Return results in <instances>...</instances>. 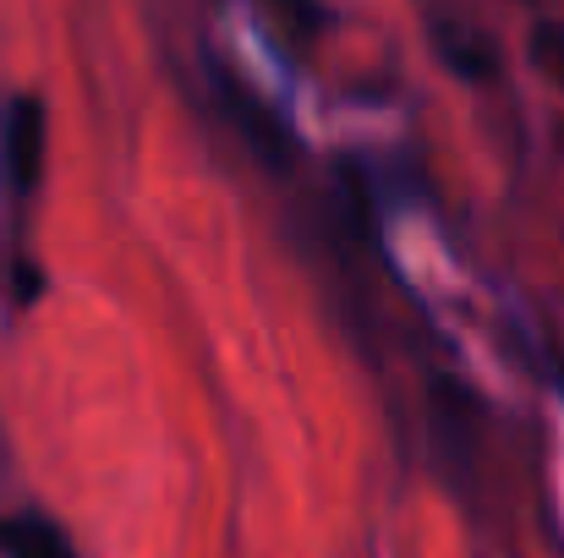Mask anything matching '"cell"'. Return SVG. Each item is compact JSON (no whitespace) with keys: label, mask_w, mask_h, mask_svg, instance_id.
Returning <instances> with one entry per match:
<instances>
[{"label":"cell","mask_w":564,"mask_h":558,"mask_svg":"<svg viewBox=\"0 0 564 558\" xmlns=\"http://www.w3.org/2000/svg\"><path fill=\"white\" fill-rule=\"evenodd\" d=\"M50 165V105L39 94H11L0 110V186L22 208Z\"/></svg>","instance_id":"cell-1"},{"label":"cell","mask_w":564,"mask_h":558,"mask_svg":"<svg viewBox=\"0 0 564 558\" xmlns=\"http://www.w3.org/2000/svg\"><path fill=\"white\" fill-rule=\"evenodd\" d=\"M214 94H219V110L230 116V127L241 132V143L258 154V165L263 171H291L296 165V138H291V127L280 121V110H269L258 94H247V83H236V77H214Z\"/></svg>","instance_id":"cell-2"},{"label":"cell","mask_w":564,"mask_h":558,"mask_svg":"<svg viewBox=\"0 0 564 558\" xmlns=\"http://www.w3.org/2000/svg\"><path fill=\"white\" fill-rule=\"evenodd\" d=\"M0 554L6 558H77L72 537L61 521L39 515V510H17L0 521Z\"/></svg>","instance_id":"cell-3"},{"label":"cell","mask_w":564,"mask_h":558,"mask_svg":"<svg viewBox=\"0 0 564 558\" xmlns=\"http://www.w3.org/2000/svg\"><path fill=\"white\" fill-rule=\"evenodd\" d=\"M438 61L455 72V77H466V83H482V77H494V50H488V39H477V33H455V28H438Z\"/></svg>","instance_id":"cell-4"}]
</instances>
